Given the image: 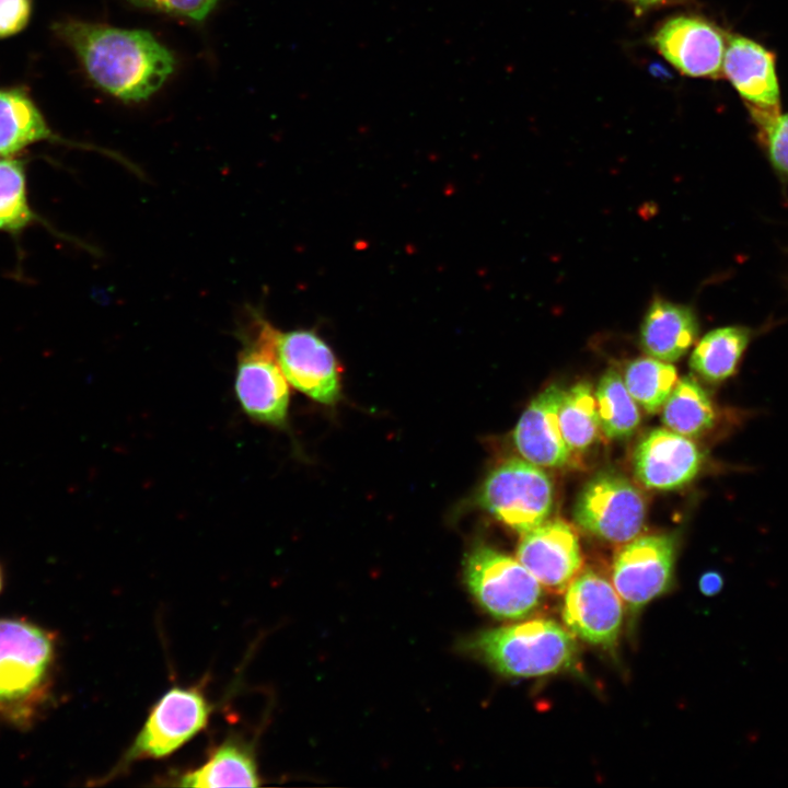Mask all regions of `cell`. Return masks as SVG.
I'll return each mask as SVG.
<instances>
[{"label": "cell", "instance_id": "obj_1", "mask_svg": "<svg viewBox=\"0 0 788 788\" xmlns=\"http://www.w3.org/2000/svg\"><path fill=\"white\" fill-rule=\"evenodd\" d=\"M53 31L97 89L126 103L148 100L175 70L173 53L146 30L67 18Z\"/></svg>", "mask_w": 788, "mask_h": 788}, {"label": "cell", "instance_id": "obj_2", "mask_svg": "<svg viewBox=\"0 0 788 788\" xmlns=\"http://www.w3.org/2000/svg\"><path fill=\"white\" fill-rule=\"evenodd\" d=\"M55 662L51 633L0 618V718L20 727L34 721L50 696Z\"/></svg>", "mask_w": 788, "mask_h": 788}, {"label": "cell", "instance_id": "obj_3", "mask_svg": "<svg viewBox=\"0 0 788 788\" xmlns=\"http://www.w3.org/2000/svg\"><path fill=\"white\" fill-rule=\"evenodd\" d=\"M463 649L502 674L521 677L569 670L578 658L573 635L549 619L477 633L463 642Z\"/></svg>", "mask_w": 788, "mask_h": 788}, {"label": "cell", "instance_id": "obj_4", "mask_svg": "<svg viewBox=\"0 0 788 788\" xmlns=\"http://www.w3.org/2000/svg\"><path fill=\"white\" fill-rule=\"evenodd\" d=\"M237 355L234 390L243 412L254 421L280 427L289 407L288 381L273 351L268 322L252 313Z\"/></svg>", "mask_w": 788, "mask_h": 788}, {"label": "cell", "instance_id": "obj_5", "mask_svg": "<svg viewBox=\"0 0 788 788\" xmlns=\"http://www.w3.org/2000/svg\"><path fill=\"white\" fill-rule=\"evenodd\" d=\"M464 573L474 598L497 618H524L542 602L538 580L518 559L489 546H477L468 554Z\"/></svg>", "mask_w": 788, "mask_h": 788}, {"label": "cell", "instance_id": "obj_6", "mask_svg": "<svg viewBox=\"0 0 788 788\" xmlns=\"http://www.w3.org/2000/svg\"><path fill=\"white\" fill-rule=\"evenodd\" d=\"M212 705L200 686H174L151 708L149 716L113 775L131 763L167 756L208 723Z\"/></svg>", "mask_w": 788, "mask_h": 788}, {"label": "cell", "instance_id": "obj_7", "mask_svg": "<svg viewBox=\"0 0 788 788\" xmlns=\"http://www.w3.org/2000/svg\"><path fill=\"white\" fill-rule=\"evenodd\" d=\"M478 501L497 520L523 534L547 520L554 502L553 482L538 465L511 459L487 476Z\"/></svg>", "mask_w": 788, "mask_h": 788}, {"label": "cell", "instance_id": "obj_8", "mask_svg": "<svg viewBox=\"0 0 788 788\" xmlns=\"http://www.w3.org/2000/svg\"><path fill=\"white\" fill-rule=\"evenodd\" d=\"M573 519L589 534L610 543H627L640 533L646 503L641 493L623 475L601 472L581 489Z\"/></svg>", "mask_w": 788, "mask_h": 788}, {"label": "cell", "instance_id": "obj_9", "mask_svg": "<svg viewBox=\"0 0 788 788\" xmlns=\"http://www.w3.org/2000/svg\"><path fill=\"white\" fill-rule=\"evenodd\" d=\"M275 358L287 381L312 399L333 404L340 395L339 367L328 345L314 332H281L268 324Z\"/></svg>", "mask_w": 788, "mask_h": 788}, {"label": "cell", "instance_id": "obj_10", "mask_svg": "<svg viewBox=\"0 0 788 788\" xmlns=\"http://www.w3.org/2000/svg\"><path fill=\"white\" fill-rule=\"evenodd\" d=\"M675 558L672 535L635 537L614 557L612 581L631 613H637L670 586Z\"/></svg>", "mask_w": 788, "mask_h": 788}, {"label": "cell", "instance_id": "obj_11", "mask_svg": "<svg viewBox=\"0 0 788 788\" xmlns=\"http://www.w3.org/2000/svg\"><path fill=\"white\" fill-rule=\"evenodd\" d=\"M722 73L744 101L763 138L780 114L774 54L748 37L729 34Z\"/></svg>", "mask_w": 788, "mask_h": 788}, {"label": "cell", "instance_id": "obj_12", "mask_svg": "<svg viewBox=\"0 0 788 788\" xmlns=\"http://www.w3.org/2000/svg\"><path fill=\"white\" fill-rule=\"evenodd\" d=\"M650 42L682 74L711 79L722 74L727 35L699 15L683 13L665 19Z\"/></svg>", "mask_w": 788, "mask_h": 788}, {"label": "cell", "instance_id": "obj_13", "mask_svg": "<svg viewBox=\"0 0 788 788\" xmlns=\"http://www.w3.org/2000/svg\"><path fill=\"white\" fill-rule=\"evenodd\" d=\"M561 615L566 627L592 645L612 647L623 624V601L601 573L584 570L566 589Z\"/></svg>", "mask_w": 788, "mask_h": 788}, {"label": "cell", "instance_id": "obj_14", "mask_svg": "<svg viewBox=\"0 0 788 788\" xmlns=\"http://www.w3.org/2000/svg\"><path fill=\"white\" fill-rule=\"evenodd\" d=\"M518 560L547 589L565 591L582 565L579 538L565 521L546 520L522 534Z\"/></svg>", "mask_w": 788, "mask_h": 788}, {"label": "cell", "instance_id": "obj_15", "mask_svg": "<svg viewBox=\"0 0 788 788\" xmlns=\"http://www.w3.org/2000/svg\"><path fill=\"white\" fill-rule=\"evenodd\" d=\"M702 463L698 447L670 429L651 430L634 453L635 475L650 489L671 490L686 485L697 475Z\"/></svg>", "mask_w": 788, "mask_h": 788}, {"label": "cell", "instance_id": "obj_16", "mask_svg": "<svg viewBox=\"0 0 788 788\" xmlns=\"http://www.w3.org/2000/svg\"><path fill=\"white\" fill-rule=\"evenodd\" d=\"M565 391L556 384L547 386L526 407L513 432V441L522 457L544 467L568 464L571 452L559 426V407Z\"/></svg>", "mask_w": 788, "mask_h": 788}, {"label": "cell", "instance_id": "obj_17", "mask_svg": "<svg viewBox=\"0 0 788 788\" xmlns=\"http://www.w3.org/2000/svg\"><path fill=\"white\" fill-rule=\"evenodd\" d=\"M698 335L694 311L661 298L649 305L640 327V346L652 358L673 362L691 348Z\"/></svg>", "mask_w": 788, "mask_h": 788}, {"label": "cell", "instance_id": "obj_18", "mask_svg": "<svg viewBox=\"0 0 788 788\" xmlns=\"http://www.w3.org/2000/svg\"><path fill=\"white\" fill-rule=\"evenodd\" d=\"M44 141L90 148L55 134L25 89L0 88V158H16L26 148Z\"/></svg>", "mask_w": 788, "mask_h": 788}, {"label": "cell", "instance_id": "obj_19", "mask_svg": "<svg viewBox=\"0 0 788 788\" xmlns=\"http://www.w3.org/2000/svg\"><path fill=\"white\" fill-rule=\"evenodd\" d=\"M181 787H256L260 785L254 745L227 738L198 768L178 777Z\"/></svg>", "mask_w": 788, "mask_h": 788}, {"label": "cell", "instance_id": "obj_20", "mask_svg": "<svg viewBox=\"0 0 788 788\" xmlns=\"http://www.w3.org/2000/svg\"><path fill=\"white\" fill-rule=\"evenodd\" d=\"M751 339V332L742 326H727L708 332L696 345L690 366L709 382L731 376Z\"/></svg>", "mask_w": 788, "mask_h": 788}, {"label": "cell", "instance_id": "obj_21", "mask_svg": "<svg viewBox=\"0 0 788 788\" xmlns=\"http://www.w3.org/2000/svg\"><path fill=\"white\" fill-rule=\"evenodd\" d=\"M715 420L714 404L704 387L691 376L677 380L663 405L662 422L665 427L692 438L708 431Z\"/></svg>", "mask_w": 788, "mask_h": 788}, {"label": "cell", "instance_id": "obj_22", "mask_svg": "<svg viewBox=\"0 0 788 788\" xmlns=\"http://www.w3.org/2000/svg\"><path fill=\"white\" fill-rule=\"evenodd\" d=\"M594 394L600 429L605 437H630L640 422V414L621 374L614 369L607 370L600 379Z\"/></svg>", "mask_w": 788, "mask_h": 788}, {"label": "cell", "instance_id": "obj_23", "mask_svg": "<svg viewBox=\"0 0 788 788\" xmlns=\"http://www.w3.org/2000/svg\"><path fill=\"white\" fill-rule=\"evenodd\" d=\"M36 223L45 224L30 205L25 162L0 158V232L19 236Z\"/></svg>", "mask_w": 788, "mask_h": 788}, {"label": "cell", "instance_id": "obj_24", "mask_svg": "<svg viewBox=\"0 0 788 788\" xmlns=\"http://www.w3.org/2000/svg\"><path fill=\"white\" fill-rule=\"evenodd\" d=\"M559 426L571 453L587 450L600 428L595 394L589 383H577L564 393Z\"/></svg>", "mask_w": 788, "mask_h": 788}, {"label": "cell", "instance_id": "obj_25", "mask_svg": "<svg viewBox=\"0 0 788 788\" xmlns=\"http://www.w3.org/2000/svg\"><path fill=\"white\" fill-rule=\"evenodd\" d=\"M676 381V369L671 362L652 357L635 359L624 374L625 385L635 402L651 414L664 405Z\"/></svg>", "mask_w": 788, "mask_h": 788}, {"label": "cell", "instance_id": "obj_26", "mask_svg": "<svg viewBox=\"0 0 788 788\" xmlns=\"http://www.w3.org/2000/svg\"><path fill=\"white\" fill-rule=\"evenodd\" d=\"M130 4L153 12L181 18L195 23L204 22L216 9L219 0H126Z\"/></svg>", "mask_w": 788, "mask_h": 788}, {"label": "cell", "instance_id": "obj_27", "mask_svg": "<svg viewBox=\"0 0 788 788\" xmlns=\"http://www.w3.org/2000/svg\"><path fill=\"white\" fill-rule=\"evenodd\" d=\"M762 140L767 144L774 169L788 177V113L779 115Z\"/></svg>", "mask_w": 788, "mask_h": 788}, {"label": "cell", "instance_id": "obj_28", "mask_svg": "<svg viewBox=\"0 0 788 788\" xmlns=\"http://www.w3.org/2000/svg\"><path fill=\"white\" fill-rule=\"evenodd\" d=\"M33 0H0V38L13 36L28 24Z\"/></svg>", "mask_w": 788, "mask_h": 788}, {"label": "cell", "instance_id": "obj_29", "mask_svg": "<svg viewBox=\"0 0 788 788\" xmlns=\"http://www.w3.org/2000/svg\"><path fill=\"white\" fill-rule=\"evenodd\" d=\"M699 590L704 595L712 596L720 592L723 579L717 571H707L699 578Z\"/></svg>", "mask_w": 788, "mask_h": 788}, {"label": "cell", "instance_id": "obj_30", "mask_svg": "<svg viewBox=\"0 0 788 788\" xmlns=\"http://www.w3.org/2000/svg\"><path fill=\"white\" fill-rule=\"evenodd\" d=\"M639 12L681 2L682 0H626Z\"/></svg>", "mask_w": 788, "mask_h": 788}, {"label": "cell", "instance_id": "obj_31", "mask_svg": "<svg viewBox=\"0 0 788 788\" xmlns=\"http://www.w3.org/2000/svg\"><path fill=\"white\" fill-rule=\"evenodd\" d=\"M2 586H3V577H2V571H1V568H0V592H1V590H2Z\"/></svg>", "mask_w": 788, "mask_h": 788}]
</instances>
